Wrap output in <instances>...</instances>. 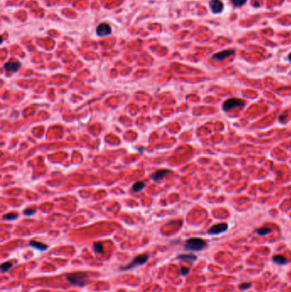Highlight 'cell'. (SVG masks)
Segmentation results:
<instances>
[{"mask_svg": "<svg viewBox=\"0 0 291 292\" xmlns=\"http://www.w3.org/2000/svg\"><path fill=\"white\" fill-rule=\"evenodd\" d=\"M66 278L70 283L78 286H85L88 284L87 280V273L84 272H77V273H69L66 276Z\"/></svg>", "mask_w": 291, "mask_h": 292, "instance_id": "1", "label": "cell"}, {"mask_svg": "<svg viewBox=\"0 0 291 292\" xmlns=\"http://www.w3.org/2000/svg\"><path fill=\"white\" fill-rule=\"evenodd\" d=\"M185 248L192 251H199L203 250L207 246V243L205 240L199 237H192L189 238L185 242Z\"/></svg>", "mask_w": 291, "mask_h": 292, "instance_id": "2", "label": "cell"}, {"mask_svg": "<svg viewBox=\"0 0 291 292\" xmlns=\"http://www.w3.org/2000/svg\"><path fill=\"white\" fill-rule=\"evenodd\" d=\"M244 104H245V102H244V101L242 100V99L232 98L227 99V100L224 102L223 109L225 111H229V110H231V109H235V108L242 107V106L244 105Z\"/></svg>", "mask_w": 291, "mask_h": 292, "instance_id": "3", "label": "cell"}, {"mask_svg": "<svg viewBox=\"0 0 291 292\" xmlns=\"http://www.w3.org/2000/svg\"><path fill=\"white\" fill-rule=\"evenodd\" d=\"M149 259V255L147 254H143V255H138L137 257H135L133 259V261L131 262L130 264H128L127 266L126 267H120V269L121 270H129V269H132V268L135 267L137 266H140V265H143L144 263H146V261H148Z\"/></svg>", "mask_w": 291, "mask_h": 292, "instance_id": "4", "label": "cell"}, {"mask_svg": "<svg viewBox=\"0 0 291 292\" xmlns=\"http://www.w3.org/2000/svg\"><path fill=\"white\" fill-rule=\"evenodd\" d=\"M96 33L99 37H104V36L109 35L110 34H111L112 29H111L110 25L108 24L107 22H102L98 26Z\"/></svg>", "mask_w": 291, "mask_h": 292, "instance_id": "5", "label": "cell"}, {"mask_svg": "<svg viewBox=\"0 0 291 292\" xmlns=\"http://www.w3.org/2000/svg\"><path fill=\"white\" fill-rule=\"evenodd\" d=\"M227 229H228V225H227L226 223H219V224L213 225V226L207 231V232L211 235H218L219 233H221V232L225 231Z\"/></svg>", "mask_w": 291, "mask_h": 292, "instance_id": "6", "label": "cell"}, {"mask_svg": "<svg viewBox=\"0 0 291 292\" xmlns=\"http://www.w3.org/2000/svg\"><path fill=\"white\" fill-rule=\"evenodd\" d=\"M4 68L5 70L9 72H16L21 68V63L16 60H10L4 64Z\"/></svg>", "mask_w": 291, "mask_h": 292, "instance_id": "7", "label": "cell"}, {"mask_svg": "<svg viewBox=\"0 0 291 292\" xmlns=\"http://www.w3.org/2000/svg\"><path fill=\"white\" fill-rule=\"evenodd\" d=\"M210 8L215 14H219L223 9V4L219 0H211L210 1Z\"/></svg>", "mask_w": 291, "mask_h": 292, "instance_id": "8", "label": "cell"}, {"mask_svg": "<svg viewBox=\"0 0 291 292\" xmlns=\"http://www.w3.org/2000/svg\"><path fill=\"white\" fill-rule=\"evenodd\" d=\"M234 53H235V51L233 50H225V51L216 53L215 55H213V57L216 60H223V59L228 57L230 56H232Z\"/></svg>", "mask_w": 291, "mask_h": 292, "instance_id": "9", "label": "cell"}, {"mask_svg": "<svg viewBox=\"0 0 291 292\" xmlns=\"http://www.w3.org/2000/svg\"><path fill=\"white\" fill-rule=\"evenodd\" d=\"M168 172H170V171L168 170V169H160V170L156 171V172H154L153 174H151L150 178H151L152 180H155V181L160 180L164 176H166Z\"/></svg>", "mask_w": 291, "mask_h": 292, "instance_id": "10", "label": "cell"}, {"mask_svg": "<svg viewBox=\"0 0 291 292\" xmlns=\"http://www.w3.org/2000/svg\"><path fill=\"white\" fill-rule=\"evenodd\" d=\"M29 245L31 247L34 248L38 250H40V251H45L48 248V246L46 244L40 243V242H37V241H31L29 243Z\"/></svg>", "mask_w": 291, "mask_h": 292, "instance_id": "11", "label": "cell"}, {"mask_svg": "<svg viewBox=\"0 0 291 292\" xmlns=\"http://www.w3.org/2000/svg\"><path fill=\"white\" fill-rule=\"evenodd\" d=\"M272 261L274 262H276L277 264L278 265H285L288 263V260L283 256V255H276L272 257Z\"/></svg>", "mask_w": 291, "mask_h": 292, "instance_id": "12", "label": "cell"}, {"mask_svg": "<svg viewBox=\"0 0 291 292\" xmlns=\"http://www.w3.org/2000/svg\"><path fill=\"white\" fill-rule=\"evenodd\" d=\"M145 187V183L143 182H137L134 185H132V192H138L140 191H142L143 188Z\"/></svg>", "mask_w": 291, "mask_h": 292, "instance_id": "13", "label": "cell"}, {"mask_svg": "<svg viewBox=\"0 0 291 292\" xmlns=\"http://www.w3.org/2000/svg\"><path fill=\"white\" fill-rule=\"evenodd\" d=\"M178 259L179 260H186V261H196V256L193 255H179Z\"/></svg>", "mask_w": 291, "mask_h": 292, "instance_id": "14", "label": "cell"}, {"mask_svg": "<svg viewBox=\"0 0 291 292\" xmlns=\"http://www.w3.org/2000/svg\"><path fill=\"white\" fill-rule=\"evenodd\" d=\"M272 231L270 228H266V227H262V228H260L258 230H256V233H258L260 236H265V235H267L268 233Z\"/></svg>", "mask_w": 291, "mask_h": 292, "instance_id": "15", "label": "cell"}, {"mask_svg": "<svg viewBox=\"0 0 291 292\" xmlns=\"http://www.w3.org/2000/svg\"><path fill=\"white\" fill-rule=\"evenodd\" d=\"M18 218V214L16 213H10V214H5L4 215V217H3V220H15V219Z\"/></svg>", "mask_w": 291, "mask_h": 292, "instance_id": "16", "label": "cell"}, {"mask_svg": "<svg viewBox=\"0 0 291 292\" xmlns=\"http://www.w3.org/2000/svg\"><path fill=\"white\" fill-rule=\"evenodd\" d=\"M12 267V263L11 262H4L1 265V270L2 272H7L9 271L10 268Z\"/></svg>", "mask_w": 291, "mask_h": 292, "instance_id": "17", "label": "cell"}, {"mask_svg": "<svg viewBox=\"0 0 291 292\" xmlns=\"http://www.w3.org/2000/svg\"><path fill=\"white\" fill-rule=\"evenodd\" d=\"M93 248H94V250L96 252H98V253H102L103 251V244L98 242V243H96L93 245Z\"/></svg>", "mask_w": 291, "mask_h": 292, "instance_id": "18", "label": "cell"}, {"mask_svg": "<svg viewBox=\"0 0 291 292\" xmlns=\"http://www.w3.org/2000/svg\"><path fill=\"white\" fill-rule=\"evenodd\" d=\"M232 4L234 6H236V7H240V6L243 5L245 3L247 2V0H231Z\"/></svg>", "mask_w": 291, "mask_h": 292, "instance_id": "19", "label": "cell"}, {"mask_svg": "<svg viewBox=\"0 0 291 292\" xmlns=\"http://www.w3.org/2000/svg\"><path fill=\"white\" fill-rule=\"evenodd\" d=\"M251 283H243L239 285V288L241 290H247V289H249L251 287Z\"/></svg>", "mask_w": 291, "mask_h": 292, "instance_id": "20", "label": "cell"}, {"mask_svg": "<svg viewBox=\"0 0 291 292\" xmlns=\"http://www.w3.org/2000/svg\"><path fill=\"white\" fill-rule=\"evenodd\" d=\"M34 213H35V209H33V208H28V209H26L24 211V214L25 215H28V216L33 214Z\"/></svg>", "mask_w": 291, "mask_h": 292, "instance_id": "21", "label": "cell"}, {"mask_svg": "<svg viewBox=\"0 0 291 292\" xmlns=\"http://www.w3.org/2000/svg\"><path fill=\"white\" fill-rule=\"evenodd\" d=\"M188 273H189V268L185 267H181V269H180V273H181V275H186Z\"/></svg>", "mask_w": 291, "mask_h": 292, "instance_id": "22", "label": "cell"}, {"mask_svg": "<svg viewBox=\"0 0 291 292\" xmlns=\"http://www.w3.org/2000/svg\"><path fill=\"white\" fill-rule=\"evenodd\" d=\"M287 116H288V113H287V112H285V115H281V116H280V117H279V119H280V121H283V120H285V118L287 117Z\"/></svg>", "mask_w": 291, "mask_h": 292, "instance_id": "23", "label": "cell"}, {"mask_svg": "<svg viewBox=\"0 0 291 292\" xmlns=\"http://www.w3.org/2000/svg\"><path fill=\"white\" fill-rule=\"evenodd\" d=\"M289 61L291 62V53H290V54L289 55Z\"/></svg>", "mask_w": 291, "mask_h": 292, "instance_id": "24", "label": "cell"}]
</instances>
